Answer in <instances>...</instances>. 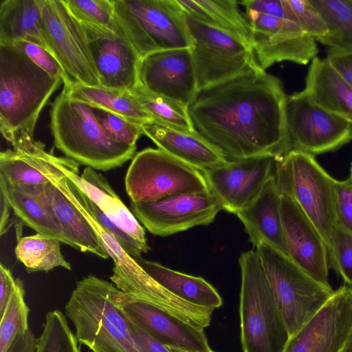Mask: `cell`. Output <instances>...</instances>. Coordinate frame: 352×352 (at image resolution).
I'll return each instance as SVG.
<instances>
[{"mask_svg": "<svg viewBox=\"0 0 352 352\" xmlns=\"http://www.w3.org/2000/svg\"><path fill=\"white\" fill-rule=\"evenodd\" d=\"M287 96L281 81L258 63L198 89L188 106L195 132L227 160L288 153Z\"/></svg>", "mask_w": 352, "mask_h": 352, "instance_id": "obj_1", "label": "cell"}, {"mask_svg": "<svg viewBox=\"0 0 352 352\" xmlns=\"http://www.w3.org/2000/svg\"><path fill=\"white\" fill-rule=\"evenodd\" d=\"M116 289L92 274L76 283L65 307L76 339L92 352H147L114 302Z\"/></svg>", "mask_w": 352, "mask_h": 352, "instance_id": "obj_2", "label": "cell"}, {"mask_svg": "<svg viewBox=\"0 0 352 352\" xmlns=\"http://www.w3.org/2000/svg\"><path fill=\"white\" fill-rule=\"evenodd\" d=\"M62 82L13 44L0 43V130L7 142L21 131L34 136L41 111Z\"/></svg>", "mask_w": 352, "mask_h": 352, "instance_id": "obj_3", "label": "cell"}, {"mask_svg": "<svg viewBox=\"0 0 352 352\" xmlns=\"http://www.w3.org/2000/svg\"><path fill=\"white\" fill-rule=\"evenodd\" d=\"M50 117L56 148L78 164L107 171L134 157L136 146L112 139L97 120L91 105L70 98L63 91L52 104Z\"/></svg>", "mask_w": 352, "mask_h": 352, "instance_id": "obj_4", "label": "cell"}, {"mask_svg": "<svg viewBox=\"0 0 352 352\" xmlns=\"http://www.w3.org/2000/svg\"><path fill=\"white\" fill-rule=\"evenodd\" d=\"M239 263L243 352H283L289 335L256 250L242 253Z\"/></svg>", "mask_w": 352, "mask_h": 352, "instance_id": "obj_5", "label": "cell"}, {"mask_svg": "<svg viewBox=\"0 0 352 352\" xmlns=\"http://www.w3.org/2000/svg\"><path fill=\"white\" fill-rule=\"evenodd\" d=\"M250 43L265 70L276 63L306 65L317 56L316 41L296 23L283 0H243Z\"/></svg>", "mask_w": 352, "mask_h": 352, "instance_id": "obj_6", "label": "cell"}, {"mask_svg": "<svg viewBox=\"0 0 352 352\" xmlns=\"http://www.w3.org/2000/svg\"><path fill=\"white\" fill-rule=\"evenodd\" d=\"M113 6L116 24L140 58L192 47L185 13L177 0H113Z\"/></svg>", "mask_w": 352, "mask_h": 352, "instance_id": "obj_7", "label": "cell"}, {"mask_svg": "<svg viewBox=\"0 0 352 352\" xmlns=\"http://www.w3.org/2000/svg\"><path fill=\"white\" fill-rule=\"evenodd\" d=\"M255 250L290 338L327 302L335 291L315 280L278 250L265 243Z\"/></svg>", "mask_w": 352, "mask_h": 352, "instance_id": "obj_8", "label": "cell"}, {"mask_svg": "<svg viewBox=\"0 0 352 352\" xmlns=\"http://www.w3.org/2000/svg\"><path fill=\"white\" fill-rule=\"evenodd\" d=\"M274 176L280 192L299 206L316 227L328 248L337 221L336 179L314 156L294 151L277 160Z\"/></svg>", "mask_w": 352, "mask_h": 352, "instance_id": "obj_9", "label": "cell"}, {"mask_svg": "<svg viewBox=\"0 0 352 352\" xmlns=\"http://www.w3.org/2000/svg\"><path fill=\"white\" fill-rule=\"evenodd\" d=\"M124 184L133 202H151L173 195L209 190L200 170L153 148L134 155Z\"/></svg>", "mask_w": 352, "mask_h": 352, "instance_id": "obj_10", "label": "cell"}, {"mask_svg": "<svg viewBox=\"0 0 352 352\" xmlns=\"http://www.w3.org/2000/svg\"><path fill=\"white\" fill-rule=\"evenodd\" d=\"M185 20L198 89L233 78L256 63L251 46L242 40L186 13Z\"/></svg>", "mask_w": 352, "mask_h": 352, "instance_id": "obj_11", "label": "cell"}, {"mask_svg": "<svg viewBox=\"0 0 352 352\" xmlns=\"http://www.w3.org/2000/svg\"><path fill=\"white\" fill-rule=\"evenodd\" d=\"M285 123L288 153L315 156L352 140V124L319 106L305 90L287 96Z\"/></svg>", "mask_w": 352, "mask_h": 352, "instance_id": "obj_12", "label": "cell"}, {"mask_svg": "<svg viewBox=\"0 0 352 352\" xmlns=\"http://www.w3.org/2000/svg\"><path fill=\"white\" fill-rule=\"evenodd\" d=\"M41 12L48 50L66 76L63 84L100 86L85 29L63 0H41Z\"/></svg>", "mask_w": 352, "mask_h": 352, "instance_id": "obj_13", "label": "cell"}, {"mask_svg": "<svg viewBox=\"0 0 352 352\" xmlns=\"http://www.w3.org/2000/svg\"><path fill=\"white\" fill-rule=\"evenodd\" d=\"M131 210L151 234L167 236L212 223L223 210L210 190L170 195L151 202H133Z\"/></svg>", "mask_w": 352, "mask_h": 352, "instance_id": "obj_14", "label": "cell"}, {"mask_svg": "<svg viewBox=\"0 0 352 352\" xmlns=\"http://www.w3.org/2000/svg\"><path fill=\"white\" fill-rule=\"evenodd\" d=\"M280 157L263 155L228 160L223 165L201 173L223 210L236 214L255 199L266 182L274 175Z\"/></svg>", "mask_w": 352, "mask_h": 352, "instance_id": "obj_15", "label": "cell"}, {"mask_svg": "<svg viewBox=\"0 0 352 352\" xmlns=\"http://www.w3.org/2000/svg\"><path fill=\"white\" fill-rule=\"evenodd\" d=\"M352 329V287L344 284L295 334L283 352H342Z\"/></svg>", "mask_w": 352, "mask_h": 352, "instance_id": "obj_16", "label": "cell"}, {"mask_svg": "<svg viewBox=\"0 0 352 352\" xmlns=\"http://www.w3.org/2000/svg\"><path fill=\"white\" fill-rule=\"evenodd\" d=\"M101 87L129 91L139 85L140 58L116 24L115 30L81 23Z\"/></svg>", "mask_w": 352, "mask_h": 352, "instance_id": "obj_17", "label": "cell"}, {"mask_svg": "<svg viewBox=\"0 0 352 352\" xmlns=\"http://www.w3.org/2000/svg\"><path fill=\"white\" fill-rule=\"evenodd\" d=\"M139 85L187 107L198 91L191 48L157 52L140 59Z\"/></svg>", "mask_w": 352, "mask_h": 352, "instance_id": "obj_18", "label": "cell"}, {"mask_svg": "<svg viewBox=\"0 0 352 352\" xmlns=\"http://www.w3.org/2000/svg\"><path fill=\"white\" fill-rule=\"evenodd\" d=\"M113 299L116 306L129 319L163 344L195 352H212L204 330L137 299L118 287Z\"/></svg>", "mask_w": 352, "mask_h": 352, "instance_id": "obj_19", "label": "cell"}, {"mask_svg": "<svg viewBox=\"0 0 352 352\" xmlns=\"http://www.w3.org/2000/svg\"><path fill=\"white\" fill-rule=\"evenodd\" d=\"M281 210L288 256L322 285L329 282V253L320 233L299 206L281 193Z\"/></svg>", "mask_w": 352, "mask_h": 352, "instance_id": "obj_20", "label": "cell"}, {"mask_svg": "<svg viewBox=\"0 0 352 352\" xmlns=\"http://www.w3.org/2000/svg\"><path fill=\"white\" fill-rule=\"evenodd\" d=\"M61 168L68 178L83 192L115 224L138 241L149 248L144 228L137 218L122 202L110 186L107 179L96 170L86 167L81 175L79 164L68 158L62 157Z\"/></svg>", "mask_w": 352, "mask_h": 352, "instance_id": "obj_21", "label": "cell"}, {"mask_svg": "<svg viewBox=\"0 0 352 352\" xmlns=\"http://www.w3.org/2000/svg\"><path fill=\"white\" fill-rule=\"evenodd\" d=\"M236 215L255 248L265 243L287 255L282 218L281 192L274 175L266 182L255 199Z\"/></svg>", "mask_w": 352, "mask_h": 352, "instance_id": "obj_22", "label": "cell"}, {"mask_svg": "<svg viewBox=\"0 0 352 352\" xmlns=\"http://www.w3.org/2000/svg\"><path fill=\"white\" fill-rule=\"evenodd\" d=\"M143 134L159 149L201 172L225 164L228 160L197 133L180 131L155 121L142 124Z\"/></svg>", "mask_w": 352, "mask_h": 352, "instance_id": "obj_23", "label": "cell"}, {"mask_svg": "<svg viewBox=\"0 0 352 352\" xmlns=\"http://www.w3.org/2000/svg\"><path fill=\"white\" fill-rule=\"evenodd\" d=\"M0 192L23 225L36 234L67 245L60 223L46 197L44 184H16L0 178Z\"/></svg>", "mask_w": 352, "mask_h": 352, "instance_id": "obj_24", "label": "cell"}, {"mask_svg": "<svg viewBox=\"0 0 352 352\" xmlns=\"http://www.w3.org/2000/svg\"><path fill=\"white\" fill-rule=\"evenodd\" d=\"M304 90L319 106L352 124V87L326 58L311 60Z\"/></svg>", "mask_w": 352, "mask_h": 352, "instance_id": "obj_25", "label": "cell"}, {"mask_svg": "<svg viewBox=\"0 0 352 352\" xmlns=\"http://www.w3.org/2000/svg\"><path fill=\"white\" fill-rule=\"evenodd\" d=\"M44 190L60 223L67 245L103 259L110 258L84 215L60 189L50 181L44 184Z\"/></svg>", "mask_w": 352, "mask_h": 352, "instance_id": "obj_26", "label": "cell"}, {"mask_svg": "<svg viewBox=\"0 0 352 352\" xmlns=\"http://www.w3.org/2000/svg\"><path fill=\"white\" fill-rule=\"evenodd\" d=\"M19 41H29L48 50L43 34L41 0L1 1L0 43Z\"/></svg>", "mask_w": 352, "mask_h": 352, "instance_id": "obj_27", "label": "cell"}, {"mask_svg": "<svg viewBox=\"0 0 352 352\" xmlns=\"http://www.w3.org/2000/svg\"><path fill=\"white\" fill-rule=\"evenodd\" d=\"M134 259L156 282L180 299L212 309L222 305L217 291L203 278L169 269L142 256Z\"/></svg>", "mask_w": 352, "mask_h": 352, "instance_id": "obj_28", "label": "cell"}, {"mask_svg": "<svg viewBox=\"0 0 352 352\" xmlns=\"http://www.w3.org/2000/svg\"><path fill=\"white\" fill-rule=\"evenodd\" d=\"M185 13L206 25L226 31L250 45L244 13L235 0H177ZM251 46V45H250Z\"/></svg>", "mask_w": 352, "mask_h": 352, "instance_id": "obj_29", "label": "cell"}, {"mask_svg": "<svg viewBox=\"0 0 352 352\" xmlns=\"http://www.w3.org/2000/svg\"><path fill=\"white\" fill-rule=\"evenodd\" d=\"M63 91L73 100L104 109L140 124L153 121L129 91L78 82L64 85Z\"/></svg>", "mask_w": 352, "mask_h": 352, "instance_id": "obj_30", "label": "cell"}, {"mask_svg": "<svg viewBox=\"0 0 352 352\" xmlns=\"http://www.w3.org/2000/svg\"><path fill=\"white\" fill-rule=\"evenodd\" d=\"M322 18L327 34L316 40L328 50L352 53V0H311Z\"/></svg>", "mask_w": 352, "mask_h": 352, "instance_id": "obj_31", "label": "cell"}, {"mask_svg": "<svg viewBox=\"0 0 352 352\" xmlns=\"http://www.w3.org/2000/svg\"><path fill=\"white\" fill-rule=\"evenodd\" d=\"M14 254L28 273L47 272L58 267L72 270L61 253L60 241L41 234L19 238Z\"/></svg>", "mask_w": 352, "mask_h": 352, "instance_id": "obj_32", "label": "cell"}, {"mask_svg": "<svg viewBox=\"0 0 352 352\" xmlns=\"http://www.w3.org/2000/svg\"><path fill=\"white\" fill-rule=\"evenodd\" d=\"M129 91L152 116L153 121L180 131L196 133L187 107L172 99L150 92L140 85Z\"/></svg>", "mask_w": 352, "mask_h": 352, "instance_id": "obj_33", "label": "cell"}, {"mask_svg": "<svg viewBox=\"0 0 352 352\" xmlns=\"http://www.w3.org/2000/svg\"><path fill=\"white\" fill-rule=\"evenodd\" d=\"M12 146L0 153V178L16 184L41 185L50 182L23 148Z\"/></svg>", "mask_w": 352, "mask_h": 352, "instance_id": "obj_34", "label": "cell"}, {"mask_svg": "<svg viewBox=\"0 0 352 352\" xmlns=\"http://www.w3.org/2000/svg\"><path fill=\"white\" fill-rule=\"evenodd\" d=\"M24 294L23 282L16 278L14 290L1 316L0 352H7L14 340L29 329V308Z\"/></svg>", "mask_w": 352, "mask_h": 352, "instance_id": "obj_35", "label": "cell"}, {"mask_svg": "<svg viewBox=\"0 0 352 352\" xmlns=\"http://www.w3.org/2000/svg\"><path fill=\"white\" fill-rule=\"evenodd\" d=\"M78 342L61 311L56 309L46 314L36 352H80Z\"/></svg>", "mask_w": 352, "mask_h": 352, "instance_id": "obj_36", "label": "cell"}, {"mask_svg": "<svg viewBox=\"0 0 352 352\" xmlns=\"http://www.w3.org/2000/svg\"><path fill=\"white\" fill-rule=\"evenodd\" d=\"M80 23L115 30L113 0H63Z\"/></svg>", "mask_w": 352, "mask_h": 352, "instance_id": "obj_37", "label": "cell"}, {"mask_svg": "<svg viewBox=\"0 0 352 352\" xmlns=\"http://www.w3.org/2000/svg\"><path fill=\"white\" fill-rule=\"evenodd\" d=\"M327 250L332 268L352 287V233L336 223Z\"/></svg>", "mask_w": 352, "mask_h": 352, "instance_id": "obj_38", "label": "cell"}, {"mask_svg": "<svg viewBox=\"0 0 352 352\" xmlns=\"http://www.w3.org/2000/svg\"><path fill=\"white\" fill-rule=\"evenodd\" d=\"M92 111L105 132L119 142L136 146V142L143 134L142 124L104 109L91 106Z\"/></svg>", "mask_w": 352, "mask_h": 352, "instance_id": "obj_39", "label": "cell"}, {"mask_svg": "<svg viewBox=\"0 0 352 352\" xmlns=\"http://www.w3.org/2000/svg\"><path fill=\"white\" fill-rule=\"evenodd\" d=\"M294 21L316 41L324 36L328 29L322 15L311 0H283Z\"/></svg>", "mask_w": 352, "mask_h": 352, "instance_id": "obj_40", "label": "cell"}, {"mask_svg": "<svg viewBox=\"0 0 352 352\" xmlns=\"http://www.w3.org/2000/svg\"><path fill=\"white\" fill-rule=\"evenodd\" d=\"M76 188L81 201L91 215L118 240L122 248L129 256L133 258L140 257L142 254L146 253L150 250V248L141 245L111 221L83 192L77 186Z\"/></svg>", "mask_w": 352, "mask_h": 352, "instance_id": "obj_41", "label": "cell"}, {"mask_svg": "<svg viewBox=\"0 0 352 352\" xmlns=\"http://www.w3.org/2000/svg\"><path fill=\"white\" fill-rule=\"evenodd\" d=\"M13 44L23 51L36 65L54 78L66 80L65 72L55 57L46 49L26 41H19Z\"/></svg>", "mask_w": 352, "mask_h": 352, "instance_id": "obj_42", "label": "cell"}, {"mask_svg": "<svg viewBox=\"0 0 352 352\" xmlns=\"http://www.w3.org/2000/svg\"><path fill=\"white\" fill-rule=\"evenodd\" d=\"M336 223L352 233V177L335 184Z\"/></svg>", "mask_w": 352, "mask_h": 352, "instance_id": "obj_43", "label": "cell"}, {"mask_svg": "<svg viewBox=\"0 0 352 352\" xmlns=\"http://www.w3.org/2000/svg\"><path fill=\"white\" fill-rule=\"evenodd\" d=\"M326 59L352 87V53H343L328 50Z\"/></svg>", "mask_w": 352, "mask_h": 352, "instance_id": "obj_44", "label": "cell"}, {"mask_svg": "<svg viewBox=\"0 0 352 352\" xmlns=\"http://www.w3.org/2000/svg\"><path fill=\"white\" fill-rule=\"evenodd\" d=\"M16 284V278L13 277L9 269L1 263L0 265V317L7 306Z\"/></svg>", "mask_w": 352, "mask_h": 352, "instance_id": "obj_45", "label": "cell"}, {"mask_svg": "<svg viewBox=\"0 0 352 352\" xmlns=\"http://www.w3.org/2000/svg\"><path fill=\"white\" fill-rule=\"evenodd\" d=\"M129 320L130 322L132 329L136 336L139 338L142 343L144 344V348L147 352H170L166 345L153 338L151 336H150L147 332H146L143 329H142L132 320L130 319H129Z\"/></svg>", "mask_w": 352, "mask_h": 352, "instance_id": "obj_46", "label": "cell"}, {"mask_svg": "<svg viewBox=\"0 0 352 352\" xmlns=\"http://www.w3.org/2000/svg\"><path fill=\"white\" fill-rule=\"evenodd\" d=\"M36 347L37 338L29 329L14 340L7 352H36Z\"/></svg>", "mask_w": 352, "mask_h": 352, "instance_id": "obj_47", "label": "cell"}, {"mask_svg": "<svg viewBox=\"0 0 352 352\" xmlns=\"http://www.w3.org/2000/svg\"><path fill=\"white\" fill-rule=\"evenodd\" d=\"M0 206H1V235H3L5 232H7L8 229V223L9 218L10 215V212L12 208L8 204V201L3 196V195L0 192Z\"/></svg>", "mask_w": 352, "mask_h": 352, "instance_id": "obj_48", "label": "cell"}, {"mask_svg": "<svg viewBox=\"0 0 352 352\" xmlns=\"http://www.w3.org/2000/svg\"><path fill=\"white\" fill-rule=\"evenodd\" d=\"M342 352H352V329L346 344Z\"/></svg>", "mask_w": 352, "mask_h": 352, "instance_id": "obj_49", "label": "cell"}, {"mask_svg": "<svg viewBox=\"0 0 352 352\" xmlns=\"http://www.w3.org/2000/svg\"><path fill=\"white\" fill-rule=\"evenodd\" d=\"M166 346L170 352H195V351H190L185 350L183 349L171 346Z\"/></svg>", "mask_w": 352, "mask_h": 352, "instance_id": "obj_50", "label": "cell"}, {"mask_svg": "<svg viewBox=\"0 0 352 352\" xmlns=\"http://www.w3.org/2000/svg\"><path fill=\"white\" fill-rule=\"evenodd\" d=\"M350 176L352 177V163H351V168H350Z\"/></svg>", "mask_w": 352, "mask_h": 352, "instance_id": "obj_51", "label": "cell"}]
</instances>
